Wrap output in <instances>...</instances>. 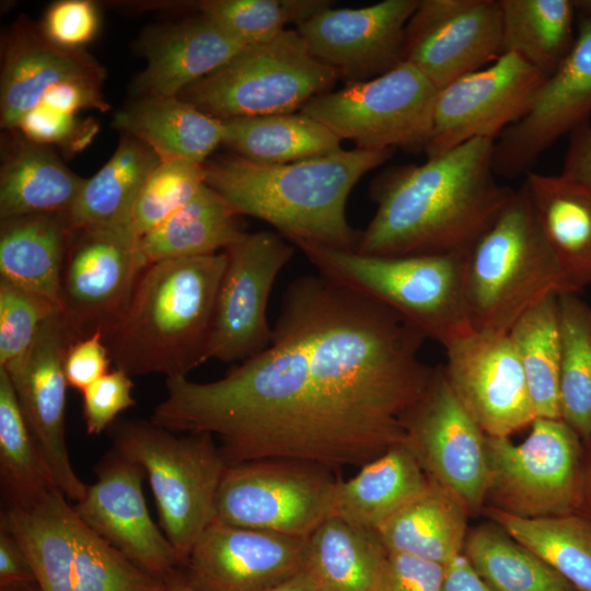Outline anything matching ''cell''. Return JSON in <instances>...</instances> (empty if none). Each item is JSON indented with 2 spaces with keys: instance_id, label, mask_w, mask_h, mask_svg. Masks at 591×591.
I'll return each instance as SVG.
<instances>
[{
  "instance_id": "cell-47",
  "label": "cell",
  "mask_w": 591,
  "mask_h": 591,
  "mask_svg": "<svg viewBox=\"0 0 591 591\" xmlns=\"http://www.w3.org/2000/svg\"><path fill=\"white\" fill-rule=\"evenodd\" d=\"M134 383L126 372H107L82 392L85 428L99 434L113 425L118 414L136 405L131 395Z\"/></svg>"
},
{
  "instance_id": "cell-28",
  "label": "cell",
  "mask_w": 591,
  "mask_h": 591,
  "mask_svg": "<svg viewBox=\"0 0 591 591\" xmlns=\"http://www.w3.org/2000/svg\"><path fill=\"white\" fill-rule=\"evenodd\" d=\"M160 161L149 146L121 134L113 155L85 179L66 215L70 230L105 229L134 233L132 215L137 198Z\"/></svg>"
},
{
  "instance_id": "cell-12",
  "label": "cell",
  "mask_w": 591,
  "mask_h": 591,
  "mask_svg": "<svg viewBox=\"0 0 591 591\" xmlns=\"http://www.w3.org/2000/svg\"><path fill=\"white\" fill-rule=\"evenodd\" d=\"M337 478L333 471L293 460L228 465L212 521L308 538L333 515Z\"/></svg>"
},
{
  "instance_id": "cell-50",
  "label": "cell",
  "mask_w": 591,
  "mask_h": 591,
  "mask_svg": "<svg viewBox=\"0 0 591 591\" xmlns=\"http://www.w3.org/2000/svg\"><path fill=\"white\" fill-rule=\"evenodd\" d=\"M102 84L85 80L62 82L53 86L39 104L70 114L81 109L106 112L109 105L103 96Z\"/></svg>"
},
{
  "instance_id": "cell-3",
  "label": "cell",
  "mask_w": 591,
  "mask_h": 591,
  "mask_svg": "<svg viewBox=\"0 0 591 591\" xmlns=\"http://www.w3.org/2000/svg\"><path fill=\"white\" fill-rule=\"evenodd\" d=\"M393 149H340L285 164L257 163L236 154L204 163L205 183L239 216L273 225L290 241L356 251L359 233L346 204L354 186L386 162Z\"/></svg>"
},
{
  "instance_id": "cell-49",
  "label": "cell",
  "mask_w": 591,
  "mask_h": 591,
  "mask_svg": "<svg viewBox=\"0 0 591 591\" xmlns=\"http://www.w3.org/2000/svg\"><path fill=\"white\" fill-rule=\"evenodd\" d=\"M111 357L101 331L73 341L65 356L63 371L69 386L83 392L105 375Z\"/></svg>"
},
{
  "instance_id": "cell-43",
  "label": "cell",
  "mask_w": 591,
  "mask_h": 591,
  "mask_svg": "<svg viewBox=\"0 0 591 591\" xmlns=\"http://www.w3.org/2000/svg\"><path fill=\"white\" fill-rule=\"evenodd\" d=\"M204 184V164L185 159L161 160L135 205L132 230L137 239L185 206Z\"/></svg>"
},
{
  "instance_id": "cell-32",
  "label": "cell",
  "mask_w": 591,
  "mask_h": 591,
  "mask_svg": "<svg viewBox=\"0 0 591 591\" xmlns=\"http://www.w3.org/2000/svg\"><path fill=\"white\" fill-rule=\"evenodd\" d=\"M114 126L149 146L161 160L204 164L223 141L222 121L178 96L136 99L115 114Z\"/></svg>"
},
{
  "instance_id": "cell-53",
  "label": "cell",
  "mask_w": 591,
  "mask_h": 591,
  "mask_svg": "<svg viewBox=\"0 0 591 591\" xmlns=\"http://www.w3.org/2000/svg\"><path fill=\"white\" fill-rule=\"evenodd\" d=\"M439 591H493L476 573L463 553L445 566Z\"/></svg>"
},
{
  "instance_id": "cell-44",
  "label": "cell",
  "mask_w": 591,
  "mask_h": 591,
  "mask_svg": "<svg viewBox=\"0 0 591 591\" xmlns=\"http://www.w3.org/2000/svg\"><path fill=\"white\" fill-rule=\"evenodd\" d=\"M58 311L48 300L0 280V368L10 376L23 366L43 323Z\"/></svg>"
},
{
  "instance_id": "cell-55",
  "label": "cell",
  "mask_w": 591,
  "mask_h": 591,
  "mask_svg": "<svg viewBox=\"0 0 591 591\" xmlns=\"http://www.w3.org/2000/svg\"><path fill=\"white\" fill-rule=\"evenodd\" d=\"M577 513L591 519V443L584 447V478L582 503Z\"/></svg>"
},
{
  "instance_id": "cell-1",
  "label": "cell",
  "mask_w": 591,
  "mask_h": 591,
  "mask_svg": "<svg viewBox=\"0 0 591 591\" xmlns=\"http://www.w3.org/2000/svg\"><path fill=\"white\" fill-rule=\"evenodd\" d=\"M425 339L386 305L304 275L286 288L265 350L212 382L166 379L151 420L211 434L227 465L361 467L407 440L401 418L434 371L419 357Z\"/></svg>"
},
{
  "instance_id": "cell-7",
  "label": "cell",
  "mask_w": 591,
  "mask_h": 591,
  "mask_svg": "<svg viewBox=\"0 0 591 591\" xmlns=\"http://www.w3.org/2000/svg\"><path fill=\"white\" fill-rule=\"evenodd\" d=\"M175 433L151 420L112 426L113 449L147 474L163 533L183 565L213 520L216 495L228 465L211 434Z\"/></svg>"
},
{
  "instance_id": "cell-14",
  "label": "cell",
  "mask_w": 591,
  "mask_h": 591,
  "mask_svg": "<svg viewBox=\"0 0 591 591\" xmlns=\"http://www.w3.org/2000/svg\"><path fill=\"white\" fill-rule=\"evenodd\" d=\"M401 420L427 477L455 495L470 515L482 511L488 488L486 434L460 403L443 367L434 368Z\"/></svg>"
},
{
  "instance_id": "cell-10",
  "label": "cell",
  "mask_w": 591,
  "mask_h": 591,
  "mask_svg": "<svg viewBox=\"0 0 591 591\" xmlns=\"http://www.w3.org/2000/svg\"><path fill=\"white\" fill-rule=\"evenodd\" d=\"M526 439L486 436L487 506L525 518L577 513L582 503L584 445L561 419L535 418Z\"/></svg>"
},
{
  "instance_id": "cell-48",
  "label": "cell",
  "mask_w": 591,
  "mask_h": 591,
  "mask_svg": "<svg viewBox=\"0 0 591 591\" xmlns=\"http://www.w3.org/2000/svg\"><path fill=\"white\" fill-rule=\"evenodd\" d=\"M444 566L402 553H387L372 591H439Z\"/></svg>"
},
{
  "instance_id": "cell-23",
  "label": "cell",
  "mask_w": 591,
  "mask_h": 591,
  "mask_svg": "<svg viewBox=\"0 0 591 591\" xmlns=\"http://www.w3.org/2000/svg\"><path fill=\"white\" fill-rule=\"evenodd\" d=\"M306 540L212 521L181 567L197 591H264L303 570Z\"/></svg>"
},
{
  "instance_id": "cell-26",
  "label": "cell",
  "mask_w": 591,
  "mask_h": 591,
  "mask_svg": "<svg viewBox=\"0 0 591 591\" xmlns=\"http://www.w3.org/2000/svg\"><path fill=\"white\" fill-rule=\"evenodd\" d=\"M523 185L549 246L580 293L591 286V186L533 171Z\"/></svg>"
},
{
  "instance_id": "cell-51",
  "label": "cell",
  "mask_w": 591,
  "mask_h": 591,
  "mask_svg": "<svg viewBox=\"0 0 591 591\" xmlns=\"http://www.w3.org/2000/svg\"><path fill=\"white\" fill-rule=\"evenodd\" d=\"M36 583L32 564L19 541L0 521V588Z\"/></svg>"
},
{
  "instance_id": "cell-34",
  "label": "cell",
  "mask_w": 591,
  "mask_h": 591,
  "mask_svg": "<svg viewBox=\"0 0 591 591\" xmlns=\"http://www.w3.org/2000/svg\"><path fill=\"white\" fill-rule=\"evenodd\" d=\"M239 215L206 183L181 209L138 240L146 266L170 258L219 253L241 232Z\"/></svg>"
},
{
  "instance_id": "cell-30",
  "label": "cell",
  "mask_w": 591,
  "mask_h": 591,
  "mask_svg": "<svg viewBox=\"0 0 591 591\" xmlns=\"http://www.w3.org/2000/svg\"><path fill=\"white\" fill-rule=\"evenodd\" d=\"M69 235L66 215L1 221L0 280L44 298L61 311L60 282Z\"/></svg>"
},
{
  "instance_id": "cell-57",
  "label": "cell",
  "mask_w": 591,
  "mask_h": 591,
  "mask_svg": "<svg viewBox=\"0 0 591 591\" xmlns=\"http://www.w3.org/2000/svg\"><path fill=\"white\" fill-rule=\"evenodd\" d=\"M576 15L591 21V0H572Z\"/></svg>"
},
{
  "instance_id": "cell-31",
  "label": "cell",
  "mask_w": 591,
  "mask_h": 591,
  "mask_svg": "<svg viewBox=\"0 0 591 591\" xmlns=\"http://www.w3.org/2000/svg\"><path fill=\"white\" fill-rule=\"evenodd\" d=\"M468 515L455 495L429 479L427 487L375 533L387 553H402L445 566L463 552Z\"/></svg>"
},
{
  "instance_id": "cell-38",
  "label": "cell",
  "mask_w": 591,
  "mask_h": 591,
  "mask_svg": "<svg viewBox=\"0 0 591 591\" xmlns=\"http://www.w3.org/2000/svg\"><path fill=\"white\" fill-rule=\"evenodd\" d=\"M490 521L537 554L578 591H591V519L580 513L525 519L494 507Z\"/></svg>"
},
{
  "instance_id": "cell-45",
  "label": "cell",
  "mask_w": 591,
  "mask_h": 591,
  "mask_svg": "<svg viewBox=\"0 0 591 591\" xmlns=\"http://www.w3.org/2000/svg\"><path fill=\"white\" fill-rule=\"evenodd\" d=\"M14 130L35 143L57 144L76 153L92 141L97 126L93 121L79 120L76 114L39 104L23 115Z\"/></svg>"
},
{
  "instance_id": "cell-40",
  "label": "cell",
  "mask_w": 591,
  "mask_h": 591,
  "mask_svg": "<svg viewBox=\"0 0 591 591\" xmlns=\"http://www.w3.org/2000/svg\"><path fill=\"white\" fill-rule=\"evenodd\" d=\"M558 325L560 419L586 447L591 443V306L578 293L559 294Z\"/></svg>"
},
{
  "instance_id": "cell-9",
  "label": "cell",
  "mask_w": 591,
  "mask_h": 591,
  "mask_svg": "<svg viewBox=\"0 0 591 591\" xmlns=\"http://www.w3.org/2000/svg\"><path fill=\"white\" fill-rule=\"evenodd\" d=\"M338 79L297 30H286L268 43L243 48L178 97L219 120L290 114L329 92Z\"/></svg>"
},
{
  "instance_id": "cell-56",
  "label": "cell",
  "mask_w": 591,
  "mask_h": 591,
  "mask_svg": "<svg viewBox=\"0 0 591 591\" xmlns=\"http://www.w3.org/2000/svg\"><path fill=\"white\" fill-rule=\"evenodd\" d=\"M163 580L165 584L164 591H197L179 568L170 572Z\"/></svg>"
},
{
  "instance_id": "cell-39",
  "label": "cell",
  "mask_w": 591,
  "mask_h": 591,
  "mask_svg": "<svg viewBox=\"0 0 591 591\" xmlns=\"http://www.w3.org/2000/svg\"><path fill=\"white\" fill-rule=\"evenodd\" d=\"M0 484L5 508H25L58 488L21 412L9 374L0 368Z\"/></svg>"
},
{
  "instance_id": "cell-6",
  "label": "cell",
  "mask_w": 591,
  "mask_h": 591,
  "mask_svg": "<svg viewBox=\"0 0 591 591\" xmlns=\"http://www.w3.org/2000/svg\"><path fill=\"white\" fill-rule=\"evenodd\" d=\"M293 244L320 275L386 305L443 348L473 329L465 297L468 253L379 256Z\"/></svg>"
},
{
  "instance_id": "cell-15",
  "label": "cell",
  "mask_w": 591,
  "mask_h": 591,
  "mask_svg": "<svg viewBox=\"0 0 591 591\" xmlns=\"http://www.w3.org/2000/svg\"><path fill=\"white\" fill-rule=\"evenodd\" d=\"M546 78L514 53L467 73L438 91L427 158L468 140H496L529 109Z\"/></svg>"
},
{
  "instance_id": "cell-33",
  "label": "cell",
  "mask_w": 591,
  "mask_h": 591,
  "mask_svg": "<svg viewBox=\"0 0 591 591\" xmlns=\"http://www.w3.org/2000/svg\"><path fill=\"white\" fill-rule=\"evenodd\" d=\"M386 554L374 531L331 517L308 537L303 570L315 591H372Z\"/></svg>"
},
{
  "instance_id": "cell-21",
  "label": "cell",
  "mask_w": 591,
  "mask_h": 591,
  "mask_svg": "<svg viewBox=\"0 0 591 591\" xmlns=\"http://www.w3.org/2000/svg\"><path fill=\"white\" fill-rule=\"evenodd\" d=\"M80 339L61 311L40 326L19 370L10 376L27 427L43 453L56 486L70 500H81L88 485L72 467L66 441L67 380L63 360L69 346Z\"/></svg>"
},
{
  "instance_id": "cell-16",
  "label": "cell",
  "mask_w": 591,
  "mask_h": 591,
  "mask_svg": "<svg viewBox=\"0 0 591 591\" xmlns=\"http://www.w3.org/2000/svg\"><path fill=\"white\" fill-rule=\"evenodd\" d=\"M146 267L131 232L70 230L60 304L80 338L104 333L123 315Z\"/></svg>"
},
{
  "instance_id": "cell-54",
  "label": "cell",
  "mask_w": 591,
  "mask_h": 591,
  "mask_svg": "<svg viewBox=\"0 0 591 591\" xmlns=\"http://www.w3.org/2000/svg\"><path fill=\"white\" fill-rule=\"evenodd\" d=\"M264 591H315V586L309 573L301 570L293 577Z\"/></svg>"
},
{
  "instance_id": "cell-13",
  "label": "cell",
  "mask_w": 591,
  "mask_h": 591,
  "mask_svg": "<svg viewBox=\"0 0 591 591\" xmlns=\"http://www.w3.org/2000/svg\"><path fill=\"white\" fill-rule=\"evenodd\" d=\"M223 252L227 264L205 362L211 359L243 362L271 343L267 304L274 282L294 248L278 232L241 231Z\"/></svg>"
},
{
  "instance_id": "cell-35",
  "label": "cell",
  "mask_w": 591,
  "mask_h": 591,
  "mask_svg": "<svg viewBox=\"0 0 591 591\" xmlns=\"http://www.w3.org/2000/svg\"><path fill=\"white\" fill-rule=\"evenodd\" d=\"M222 144L246 160L285 164L336 152L341 140L320 121L301 113L221 120Z\"/></svg>"
},
{
  "instance_id": "cell-8",
  "label": "cell",
  "mask_w": 591,
  "mask_h": 591,
  "mask_svg": "<svg viewBox=\"0 0 591 591\" xmlns=\"http://www.w3.org/2000/svg\"><path fill=\"white\" fill-rule=\"evenodd\" d=\"M1 522L26 553L40 591H164V580L90 529L54 488L25 508H4Z\"/></svg>"
},
{
  "instance_id": "cell-41",
  "label": "cell",
  "mask_w": 591,
  "mask_h": 591,
  "mask_svg": "<svg viewBox=\"0 0 591 591\" xmlns=\"http://www.w3.org/2000/svg\"><path fill=\"white\" fill-rule=\"evenodd\" d=\"M558 296L526 311L508 333L521 362L536 418L560 419Z\"/></svg>"
},
{
  "instance_id": "cell-2",
  "label": "cell",
  "mask_w": 591,
  "mask_h": 591,
  "mask_svg": "<svg viewBox=\"0 0 591 591\" xmlns=\"http://www.w3.org/2000/svg\"><path fill=\"white\" fill-rule=\"evenodd\" d=\"M494 146V139H472L422 164L380 174L371 185L376 211L359 233L356 252L468 253L514 193L496 181Z\"/></svg>"
},
{
  "instance_id": "cell-20",
  "label": "cell",
  "mask_w": 591,
  "mask_h": 591,
  "mask_svg": "<svg viewBox=\"0 0 591 591\" xmlns=\"http://www.w3.org/2000/svg\"><path fill=\"white\" fill-rule=\"evenodd\" d=\"M419 0H384L358 9L325 8L299 23L310 53L348 83L380 77L404 61L405 27Z\"/></svg>"
},
{
  "instance_id": "cell-22",
  "label": "cell",
  "mask_w": 591,
  "mask_h": 591,
  "mask_svg": "<svg viewBox=\"0 0 591 591\" xmlns=\"http://www.w3.org/2000/svg\"><path fill=\"white\" fill-rule=\"evenodd\" d=\"M143 474L140 465L112 449L96 465V480L73 509L104 541L163 579L182 564L149 513L142 491Z\"/></svg>"
},
{
  "instance_id": "cell-29",
  "label": "cell",
  "mask_w": 591,
  "mask_h": 591,
  "mask_svg": "<svg viewBox=\"0 0 591 591\" xmlns=\"http://www.w3.org/2000/svg\"><path fill=\"white\" fill-rule=\"evenodd\" d=\"M428 483L407 443L396 444L361 466L354 477L337 480L332 517L375 532Z\"/></svg>"
},
{
  "instance_id": "cell-4",
  "label": "cell",
  "mask_w": 591,
  "mask_h": 591,
  "mask_svg": "<svg viewBox=\"0 0 591 591\" xmlns=\"http://www.w3.org/2000/svg\"><path fill=\"white\" fill-rule=\"evenodd\" d=\"M225 264L222 251L148 265L125 312L103 333L116 369L169 379L202 364Z\"/></svg>"
},
{
  "instance_id": "cell-24",
  "label": "cell",
  "mask_w": 591,
  "mask_h": 591,
  "mask_svg": "<svg viewBox=\"0 0 591 591\" xmlns=\"http://www.w3.org/2000/svg\"><path fill=\"white\" fill-rule=\"evenodd\" d=\"M105 69L83 49L50 43L28 19L19 18L3 47L0 80V124L14 130L55 85L72 80L103 83Z\"/></svg>"
},
{
  "instance_id": "cell-27",
  "label": "cell",
  "mask_w": 591,
  "mask_h": 591,
  "mask_svg": "<svg viewBox=\"0 0 591 591\" xmlns=\"http://www.w3.org/2000/svg\"><path fill=\"white\" fill-rule=\"evenodd\" d=\"M0 171V219L67 215L86 178L73 173L47 146L18 130Z\"/></svg>"
},
{
  "instance_id": "cell-25",
  "label": "cell",
  "mask_w": 591,
  "mask_h": 591,
  "mask_svg": "<svg viewBox=\"0 0 591 591\" xmlns=\"http://www.w3.org/2000/svg\"><path fill=\"white\" fill-rule=\"evenodd\" d=\"M245 46L202 14L146 30L137 49L147 61L132 83L136 99L178 96Z\"/></svg>"
},
{
  "instance_id": "cell-52",
  "label": "cell",
  "mask_w": 591,
  "mask_h": 591,
  "mask_svg": "<svg viewBox=\"0 0 591 591\" xmlns=\"http://www.w3.org/2000/svg\"><path fill=\"white\" fill-rule=\"evenodd\" d=\"M561 175L591 186V125H582L569 135Z\"/></svg>"
},
{
  "instance_id": "cell-5",
  "label": "cell",
  "mask_w": 591,
  "mask_h": 591,
  "mask_svg": "<svg viewBox=\"0 0 591 591\" xmlns=\"http://www.w3.org/2000/svg\"><path fill=\"white\" fill-rule=\"evenodd\" d=\"M561 293L577 292L522 185L468 252L465 297L471 326L476 332L508 334L526 311Z\"/></svg>"
},
{
  "instance_id": "cell-18",
  "label": "cell",
  "mask_w": 591,
  "mask_h": 591,
  "mask_svg": "<svg viewBox=\"0 0 591 591\" xmlns=\"http://www.w3.org/2000/svg\"><path fill=\"white\" fill-rule=\"evenodd\" d=\"M576 21V42L567 58L544 80L526 113L495 140L497 176L525 175L560 137L589 123L591 21L577 15Z\"/></svg>"
},
{
  "instance_id": "cell-17",
  "label": "cell",
  "mask_w": 591,
  "mask_h": 591,
  "mask_svg": "<svg viewBox=\"0 0 591 591\" xmlns=\"http://www.w3.org/2000/svg\"><path fill=\"white\" fill-rule=\"evenodd\" d=\"M503 54L499 0H419L404 33V61L439 90Z\"/></svg>"
},
{
  "instance_id": "cell-36",
  "label": "cell",
  "mask_w": 591,
  "mask_h": 591,
  "mask_svg": "<svg viewBox=\"0 0 591 591\" xmlns=\"http://www.w3.org/2000/svg\"><path fill=\"white\" fill-rule=\"evenodd\" d=\"M499 1L503 54H518L545 78L553 74L576 42L572 0Z\"/></svg>"
},
{
  "instance_id": "cell-11",
  "label": "cell",
  "mask_w": 591,
  "mask_h": 591,
  "mask_svg": "<svg viewBox=\"0 0 591 591\" xmlns=\"http://www.w3.org/2000/svg\"><path fill=\"white\" fill-rule=\"evenodd\" d=\"M437 94L429 79L403 61L380 77L320 94L300 113L358 149L418 151L431 136Z\"/></svg>"
},
{
  "instance_id": "cell-42",
  "label": "cell",
  "mask_w": 591,
  "mask_h": 591,
  "mask_svg": "<svg viewBox=\"0 0 591 591\" xmlns=\"http://www.w3.org/2000/svg\"><path fill=\"white\" fill-rule=\"evenodd\" d=\"M331 7L327 0H206L196 3L208 18L245 47L270 42L289 23L310 19Z\"/></svg>"
},
{
  "instance_id": "cell-58",
  "label": "cell",
  "mask_w": 591,
  "mask_h": 591,
  "mask_svg": "<svg viewBox=\"0 0 591 591\" xmlns=\"http://www.w3.org/2000/svg\"><path fill=\"white\" fill-rule=\"evenodd\" d=\"M0 591H40V589L37 583H24L2 587Z\"/></svg>"
},
{
  "instance_id": "cell-19",
  "label": "cell",
  "mask_w": 591,
  "mask_h": 591,
  "mask_svg": "<svg viewBox=\"0 0 591 591\" xmlns=\"http://www.w3.org/2000/svg\"><path fill=\"white\" fill-rule=\"evenodd\" d=\"M447 379L488 437L509 438L536 418L508 334L471 331L445 348Z\"/></svg>"
},
{
  "instance_id": "cell-46",
  "label": "cell",
  "mask_w": 591,
  "mask_h": 591,
  "mask_svg": "<svg viewBox=\"0 0 591 591\" xmlns=\"http://www.w3.org/2000/svg\"><path fill=\"white\" fill-rule=\"evenodd\" d=\"M99 25V11L94 2L63 0L48 8L40 31L50 43L61 48L79 50L94 38Z\"/></svg>"
},
{
  "instance_id": "cell-37",
  "label": "cell",
  "mask_w": 591,
  "mask_h": 591,
  "mask_svg": "<svg viewBox=\"0 0 591 591\" xmlns=\"http://www.w3.org/2000/svg\"><path fill=\"white\" fill-rule=\"evenodd\" d=\"M462 553L493 591H578L493 521L467 532Z\"/></svg>"
}]
</instances>
